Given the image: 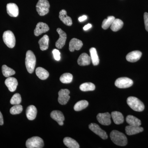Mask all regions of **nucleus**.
<instances>
[{
  "label": "nucleus",
  "mask_w": 148,
  "mask_h": 148,
  "mask_svg": "<svg viewBox=\"0 0 148 148\" xmlns=\"http://www.w3.org/2000/svg\"><path fill=\"white\" fill-rule=\"evenodd\" d=\"M110 137L112 141L117 145L125 146L127 145V138L124 134L119 131L113 130L110 134Z\"/></svg>",
  "instance_id": "f257e3e1"
},
{
  "label": "nucleus",
  "mask_w": 148,
  "mask_h": 148,
  "mask_svg": "<svg viewBox=\"0 0 148 148\" xmlns=\"http://www.w3.org/2000/svg\"><path fill=\"white\" fill-rule=\"evenodd\" d=\"M36 64V58L34 54L32 51L28 50L26 53L25 65L29 73L32 74L34 72Z\"/></svg>",
  "instance_id": "f03ea898"
},
{
  "label": "nucleus",
  "mask_w": 148,
  "mask_h": 148,
  "mask_svg": "<svg viewBox=\"0 0 148 148\" xmlns=\"http://www.w3.org/2000/svg\"><path fill=\"white\" fill-rule=\"evenodd\" d=\"M127 105L133 110L142 112L145 109V106L143 102L135 97H128L127 100Z\"/></svg>",
  "instance_id": "7ed1b4c3"
},
{
  "label": "nucleus",
  "mask_w": 148,
  "mask_h": 148,
  "mask_svg": "<svg viewBox=\"0 0 148 148\" xmlns=\"http://www.w3.org/2000/svg\"><path fill=\"white\" fill-rule=\"evenodd\" d=\"M36 8L40 16H44L49 12L50 4L47 0H39Z\"/></svg>",
  "instance_id": "20e7f679"
},
{
  "label": "nucleus",
  "mask_w": 148,
  "mask_h": 148,
  "mask_svg": "<svg viewBox=\"0 0 148 148\" xmlns=\"http://www.w3.org/2000/svg\"><path fill=\"white\" fill-rule=\"evenodd\" d=\"M3 38L4 42L8 47L13 48L15 46L16 39L14 34L11 31H7L4 32Z\"/></svg>",
  "instance_id": "39448f33"
},
{
  "label": "nucleus",
  "mask_w": 148,
  "mask_h": 148,
  "mask_svg": "<svg viewBox=\"0 0 148 148\" xmlns=\"http://www.w3.org/2000/svg\"><path fill=\"white\" fill-rule=\"evenodd\" d=\"M26 145L28 148H42L43 147L44 144L42 138L38 137H34L27 140Z\"/></svg>",
  "instance_id": "423d86ee"
},
{
  "label": "nucleus",
  "mask_w": 148,
  "mask_h": 148,
  "mask_svg": "<svg viewBox=\"0 0 148 148\" xmlns=\"http://www.w3.org/2000/svg\"><path fill=\"white\" fill-rule=\"evenodd\" d=\"M133 82L132 79L127 77H121L117 79L115 82V85L121 88H127L132 86Z\"/></svg>",
  "instance_id": "0eeeda50"
},
{
  "label": "nucleus",
  "mask_w": 148,
  "mask_h": 148,
  "mask_svg": "<svg viewBox=\"0 0 148 148\" xmlns=\"http://www.w3.org/2000/svg\"><path fill=\"white\" fill-rule=\"evenodd\" d=\"M89 129L98 135L103 140H106L108 138V135L105 131L101 129L98 124L95 123H91L88 126Z\"/></svg>",
  "instance_id": "6e6552de"
},
{
  "label": "nucleus",
  "mask_w": 148,
  "mask_h": 148,
  "mask_svg": "<svg viewBox=\"0 0 148 148\" xmlns=\"http://www.w3.org/2000/svg\"><path fill=\"white\" fill-rule=\"evenodd\" d=\"M59 35V38L56 42V47L59 49H61L64 47L66 44L67 35L60 28H58L56 30Z\"/></svg>",
  "instance_id": "1a4fd4ad"
},
{
  "label": "nucleus",
  "mask_w": 148,
  "mask_h": 148,
  "mask_svg": "<svg viewBox=\"0 0 148 148\" xmlns=\"http://www.w3.org/2000/svg\"><path fill=\"white\" fill-rule=\"evenodd\" d=\"M70 92L67 89H61L58 92V102L61 105H66L70 98Z\"/></svg>",
  "instance_id": "9d476101"
},
{
  "label": "nucleus",
  "mask_w": 148,
  "mask_h": 148,
  "mask_svg": "<svg viewBox=\"0 0 148 148\" xmlns=\"http://www.w3.org/2000/svg\"><path fill=\"white\" fill-rule=\"evenodd\" d=\"M99 123L104 125H109L111 123V115L108 112L99 113L97 116Z\"/></svg>",
  "instance_id": "9b49d317"
},
{
  "label": "nucleus",
  "mask_w": 148,
  "mask_h": 148,
  "mask_svg": "<svg viewBox=\"0 0 148 148\" xmlns=\"http://www.w3.org/2000/svg\"><path fill=\"white\" fill-rule=\"evenodd\" d=\"M49 28L47 24L43 22H40L37 24L36 27L34 30V35L38 36L43 33H46L49 31Z\"/></svg>",
  "instance_id": "f8f14e48"
},
{
  "label": "nucleus",
  "mask_w": 148,
  "mask_h": 148,
  "mask_svg": "<svg viewBox=\"0 0 148 148\" xmlns=\"http://www.w3.org/2000/svg\"><path fill=\"white\" fill-rule=\"evenodd\" d=\"M50 116L52 119L57 121L60 125H64V121L65 118L63 114L61 111L54 110L52 111L50 114Z\"/></svg>",
  "instance_id": "ddd939ff"
},
{
  "label": "nucleus",
  "mask_w": 148,
  "mask_h": 148,
  "mask_svg": "<svg viewBox=\"0 0 148 148\" xmlns=\"http://www.w3.org/2000/svg\"><path fill=\"white\" fill-rule=\"evenodd\" d=\"M5 85L11 92H14L16 90L18 85L17 79L12 77H9L5 82Z\"/></svg>",
  "instance_id": "4468645a"
},
{
  "label": "nucleus",
  "mask_w": 148,
  "mask_h": 148,
  "mask_svg": "<svg viewBox=\"0 0 148 148\" xmlns=\"http://www.w3.org/2000/svg\"><path fill=\"white\" fill-rule=\"evenodd\" d=\"M83 42L77 38L72 39L69 43V50L73 52L75 50H79L82 47Z\"/></svg>",
  "instance_id": "2eb2a0df"
},
{
  "label": "nucleus",
  "mask_w": 148,
  "mask_h": 148,
  "mask_svg": "<svg viewBox=\"0 0 148 148\" xmlns=\"http://www.w3.org/2000/svg\"><path fill=\"white\" fill-rule=\"evenodd\" d=\"M7 12L8 15L12 17H16L18 16V7L16 4L14 3H10L7 5Z\"/></svg>",
  "instance_id": "dca6fc26"
},
{
  "label": "nucleus",
  "mask_w": 148,
  "mask_h": 148,
  "mask_svg": "<svg viewBox=\"0 0 148 148\" xmlns=\"http://www.w3.org/2000/svg\"><path fill=\"white\" fill-rule=\"evenodd\" d=\"M142 55V53L141 51H134L130 52L127 54L126 56V59L129 62L134 63L140 60Z\"/></svg>",
  "instance_id": "f3484780"
},
{
  "label": "nucleus",
  "mask_w": 148,
  "mask_h": 148,
  "mask_svg": "<svg viewBox=\"0 0 148 148\" xmlns=\"http://www.w3.org/2000/svg\"><path fill=\"white\" fill-rule=\"evenodd\" d=\"M144 129L143 127L140 126H132V125H128L125 128V131L127 135H132L138 134L140 132H143Z\"/></svg>",
  "instance_id": "a211bd4d"
},
{
  "label": "nucleus",
  "mask_w": 148,
  "mask_h": 148,
  "mask_svg": "<svg viewBox=\"0 0 148 148\" xmlns=\"http://www.w3.org/2000/svg\"><path fill=\"white\" fill-rule=\"evenodd\" d=\"M59 17L64 24L68 26H71L73 24L72 18L67 16V12L65 10H62L59 12Z\"/></svg>",
  "instance_id": "6ab92c4d"
},
{
  "label": "nucleus",
  "mask_w": 148,
  "mask_h": 148,
  "mask_svg": "<svg viewBox=\"0 0 148 148\" xmlns=\"http://www.w3.org/2000/svg\"><path fill=\"white\" fill-rule=\"evenodd\" d=\"M91 58L87 53H83L81 54L77 60V63L79 66H86L90 65Z\"/></svg>",
  "instance_id": "aec40b11"
},
{
  "label": "nucleus",
  "mask_w": 148,
  "mask_h": 148,
  "mask_svg": "<svg viewBox=\"0 0 148 148\" xmlns=\"http://www.w3.org/2000/svg\"><path fill=\"white\" fill-rule=\"evenodd\" d=\"M37 114V109L35 106L32 105L27 108L26 110V115L29 120L35 119L36 117Z\"/></svg>",
  "instance_id": "412c9836"
},
{
  "label": "nucleus",
  "mask_w": 148,
  "mask_h": 148,
  "mask_svg": "<svg viewBox=\"0 0 148 148\" xmlns=\"http://www.w3.org/2000/svg\"><path fill=\"white\" fill-rule=\"evenodd\" d=\"M111 116L112 117L114 123L115 124H121L124 121V117L121 113L119 112L114 111L112 112Z\"/></svg>",
  "instance_id": "4be33fe9"
},
{
  "label": "nucleus",
  "mask_w": 148,
  "mask_h": 148,
  "mask_svg": "<svg viewBox=\"0 0 148 148\" xmlns=\"http://www.w3.org/2000/svg\"><path fill=\"white\" fill-rule=\"evenodd\" d=\"M64 145L69 148H79V145L76 141L72 138L66 137L64 139Z\"/></svg>",
  "instance_id": "5701e85b"
},
{
  "label": "nucleus",
  "mask_w": 148,
  "mask_h": 148,
  "mask_svg": "<svg viewBox=\"0 0 148 148\" xmlns=\"http://www.w3.org/2000/svg\"><path fill=\"white\" fill-rule=\"evenodd\" d=\"M37 76L40 79L45 80L49 76V73L47 70L42 67L37 68L36 71Z\"/></svg>",
  "instance_id": "b1692460"
},
{
  "label": "nucleus",
  "mask_w": 148,
  "mask_h": 148,
  "mask_svg": "<svg viewBox=\"0 0 148 148\" xmlns=\"http://www.w3.org/2000/svg\"><path fill=\"white\" fill-rule=\"evenodd\" d=\"M49 38L47 35H45L39 40L40 49L41 50L45 51L48 49L49 47Z\"/></svg>",
  "instance_id": "393cba45"
},
{
  "label": "nucleus",
  "mask_w": 148,
  "mask_h": 148,
  "mask_svg": "<svg viewBox=\"0 0 148 148\" xmlns=\"http://www.w3.org/2000/svg\"><path fill=\"white\" fill-rule=\"evenodd\" d=\"M89 51L92 64L94 66H97L99 63V59L96 49L94 47L91 48L89 50Z\"/></svg>",
  "instance_id": "a878e982"
},
{
  "label": "nucleus",
  "mask_w": 148,
  "mask_h": 148,
  "mask_svg": "<svg viewBox=\"0 0 148 148\" xmlns=\"http://www.w3.org/2000/svg\"><path fill=\"white\" fill-rule=\"evenodd\" d=\"M123 26V22L121 19L119 18L115 19L111 25V29L114 32L119 31L122 28Z\"/></svg>",
  "instance_id": "bb28decb"
},
{
  "label": "nucleus",
  "mask_w": 148,
  "mask_h": 148,
  "mask_svg": "<svg viewBox=\"0 0 148 148\" xmlns=\"http://www.w3.org/2000/svg\"><path fill=\"white\" fill-rule=\"evenodd\" d=\"M126 121L129 125L132 126H139L141 125V122L140 120L133 116H127L126 118Z\"/></svg>",
  "instance_id": "cd10ccee"
},
{
  "label": "nucleus",
  "mask_w": 148,
  "mask_h": 148,
  "mask_svg": "<svg viewBox=\"0 0 148 148\" xmlns=\"http://www.w3.org/2000/svg\"><path fill=\"white\" fill-rule=\"evenodd\" d=\"M2 72L4 76L6 77H9L15 74L14 70L5 65H3L2 67Z\"/></svg>",
  "instance_id": "c85d7f7f"
},
{
  "label": "nucleus",
  "mask_w": 148,
  "mask_h": 148,
  "mask_svg": "<svg viewBox=\"0 0 148 148\" xmlns=\"http://www.w3.org/2000/svg\"><path fill=\"white\" fill-rule=\"evenodd\" d=\"M88 103L85 100H82L78 102L75 104L74 109L76 111H80L85 109L88 106Z\"/></svg>",
  "instance_id": "c756f323"
},
{
  "label": "nucleus",
  "mask_w": 148,
  "mask_h": 148,
  "mask_svg": "<svg viewBox=\"0 0 148 148\" xmlns=\"http://www.w3.org/2000/svg\"><path fill=\"white\" fill-rule=\"evenodd\" d=\"M95 85L90 82L84 83L79 87L80 89L83 91H92L95 90Z\"/></svg>",
  "instance_id": "7c9ffc66"
},
{
  "label": "nucleus",
  "mask_w": 148,
  "mask_h": 148,
  "mask_svg": "<svg viewBox=\"0 0 148 148\" xmlns=\"http://www.w3.org/2000/svg\"><path fill=\"white\" fill-rule=\"evenodd\" d=\"M73 79V75L69 73L63 74L60 78V81L64 84L70 83L72 82Z\"/></svg>",
  "instance_id": "2f4dec72"
},
{
  "label": "nucleus",
  "mask_w": 148,
  "mask_h": 148,
  "mask_svg": "<svg viewBox=\"0 0 148 148\" xmlns=\"http://www.w3.org/2000/svg\"><path fill=\"white\" fill-rule=\"evenodd\" d=\"M115 19V18L114 16H108L107 19H105L103 20L102 24V28L105 30L108 29Z\"/></svg>",
  "instance_id": "473e14b6"
},
{
  "label": "nucleus",
  "mask_w": 148,
  "mask_h": 148,
  "mask_svg": "<svg viewBox=\"0 0 148 148\" xmlns=\"http://www.w3.org/2000/svg\"><path fill=\"white\" fill-rule=\"evenodd\" d=\"M23 110V107L21 105H15L13 107H12L10 110V113L12 114H18L21 113Z\"/></svg>",
  "instance_id": "72a5a7b5"
},
{
  "label": "nucleus",
  "mask_w": 148,
  "mask_h": 148,
  "mask_svg": "<svg viewBox=\"0 0 148 148\" xmlns=\"http://www.w3.org/2000/svg\"><path fill=\"white\" fill-rule=\"evenodd\" d=\"M21 95L19 93L14 94L11 99L10 103L12 105H18L21 103Z\"/></svg>",
  "instance_id": "f704fd0d"
},
{
  "label": "nucleus",
  "mask_w": 148,
  "mask_h": 148,
  "mask_svg": "<svg viewBox=\"0 0 148 148\" xmlns=\"http://www.w3.org/2000/svg\"><path fill=\"white\" fill-rule=\"evenodd\" d=\"M52 53H53L54 59L56 61H59L60 60V58H61V57H60V54L61 53H60L59 50H58V49H54L52 51Z\"/></svg>",
  "instance_id": "c9c22d12"
},
{
  "label": "nucleus",
  "mask_w": 148,
  "mask_h": 148,
  "mask_svg": "<svg viewBox=\"0 0 148 148\" xmlns=\"http://www.w3.org/2000/svg\"><path fill=\"white\" fill-rule=\"evenodd\" d=\"M144 21L146 30L148 32V13L145 12L144 15Z\"/></svg>",
  "instance_id": "e433bc0d"
},
{
  "label": "nucleus",
  "mask_w": 148,
  "mask_h": 148,
  "mask_svg": "<svg viewBox=\"0 0 148 148\" xmlns=\"http://www.w3.org/2000/svg\"><path fill=\"white\" fill-rule=\"evenodd\" d=\"M91 27H92V25H91V24H88L84 27L83 29L84 31H87L88 29H90Z\"/></svg>",
  "instance_id": "4c0bfd02"
},
{
  "label": "nucleus",
  "mask_w": 148,
  "mask_h": 148,
  "mask_svg": "<svg viewBox=\"0 0 148 148\" xmlns=\"http://www.w3.org/2000/svg\"><path fill=\"white\" fill-rule=\"evenodd\" d=\"M86 19H87V16L86 15H83V16H80L78 18L80 22L84 21V20H86Z\"/></svg>",
  "instance_id": "58836bf2"
},
{
  "label": "nucleus",
  "mask_w": 148,
  "mask_h": 148,
  "mask_svg": "<svg viewBox=\"0 0 148 148\" xmlns=\"http://www.w3.org/2000/svg\"><path fill=\"white\" fill-rule=\"evenodd\" d=\"M3 116L1 112H0V125H2L3 124Z\"/></svg>",
  "instance_id": "ea45409f"
}]
</instances>
